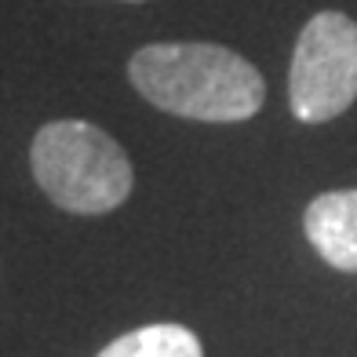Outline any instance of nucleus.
I'll use <instances>...</instances> for the list:
<instances>
[{"label":"nucleus","mask_w":357,"mask_h":357,"mask_svg":"<svg viewBox=\"0 0 357 357\" xmlns=\"http://www.w3.org/2000/svg\"><path fill=\"white\" fill-rule=\"evenodd\" d=\"M357 99V22L343 11H317L291 52L288 106L303 124H324Z\"/></svg>","instance_id":"nucleus-3"},{"label":"nucleus","mask_w":357,"mask_h":357,"mask_svg":"<svg viewBox=\"0 0 357 357\" xmlns=\"http://www.w3.org/2000/svg\"><path fill=\"white\" fill-rule=\"evenodd\" d=\"M99 357H204V347L186 324H146L113 339Z\"/></svg>","instance_id":"nucleus-5"},{"label":"nucleus","mask_w":357,"mask_h":357,"mask_svg":"<svg viewBox=\"0 0 357 357\" xmlns=\"http://www.w3.org/2000/svg\"><path fill=\"white\" fill-rule=\"evenodd\" d=\"M132 4H139V0H132Z\"/></svg>","instance_id":"nucleus-6"},{"label":"nucleus","mask_w":357,"mask_h":357,"mask_svg":"<svg viewBox=\"0 0 357 357\" xmlns=\"http://www.w3.org/2000/svg\"><path fill=\"white\" fill-rule=\"evenodd\" d=\"M128 80L146 102L204 124H237L266 102V84L245 55L222 44H146L128 62Z\"/></svg>","instance_id":"nucleus-1"},{"label":"nucleus","mask_w":357,"mask_h":357,"mask_svg":"<svg viewBox=\"0 0 357 357\" xmlns=\"http://www.w3.org/2000/svg\"><path fill=\"white\" fill-rule=\"evenodd\" d=\"M37 186L73 215H106L128 201L135 172L124 146L88 121H52L29 146Z\"/></svg>","instance_id":"nucleus-2"},{"label":"nucleus","mask_w":357,"mask_h":357,"mask_svg":"<svg viewBox=\"0 0 357 357\" xmlns=\"http://www.w3.org/2000/svg\"><path fill=\"white\" fill-rule=\"evenodd\" d=\"M303 230L332 270L357 273V190H328L303 212Z\"/></svg>","instance_id":"nucleus-4"}]
</instances>
